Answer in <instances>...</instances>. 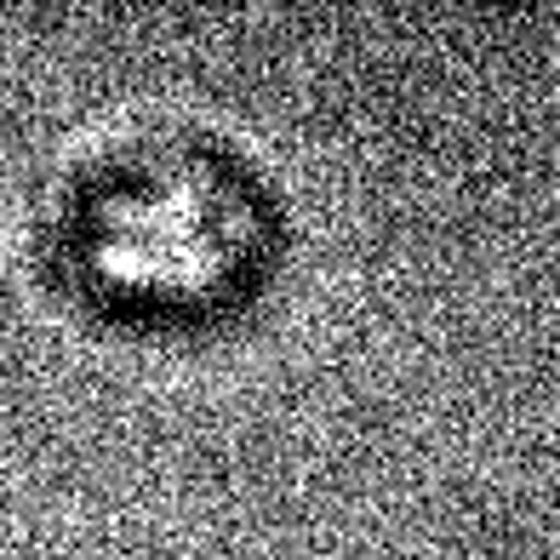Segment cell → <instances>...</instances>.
Masks as SVG:
<instances>
[{"label": "cell", "instance_id": "1", "mask_svg": "<svg viewBox=\"0 0 560 560\" xmlns=\"http://www.w3.org/2000/svg\"><path fill=\"white\" fill-rule=\"evenodd\" d=\"M275 212L252 166L207 132H138L86 149L46 207V258L126 320H207L252 292Z\"/></svg>", "mask_w": 560, "mask_h": 560}]
</instances>
